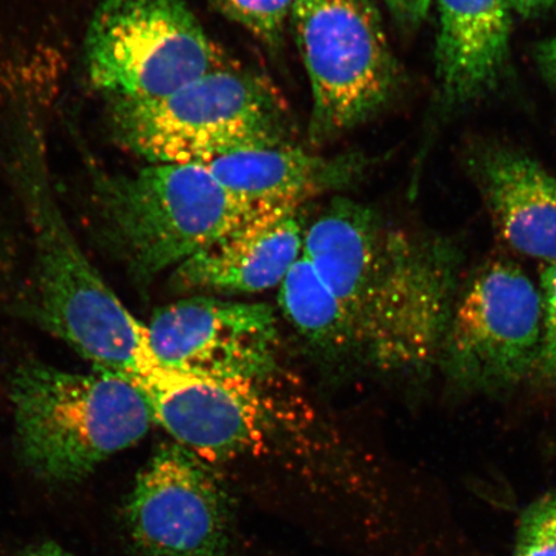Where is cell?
Listing matches in <instances>:
<instances>
[{
    "instance_id": "1",
    "label": "cell",
    "mask_w": 556,
    "mask_h": 556,
    "mask_svg": "<svg viewBox=\"0 0 556 556\" xmlns=\"http://www.w3.org/2000/svg\"><path fill=\"white\" fill-rule=\"evenodd\" d=\"M302 254L342 304L357 346L381 364H417L443 343L452 312L441 247L409 245L370 208L336 199L304 229Z\"/></svg>"
},
{
    "instance_id": "2",
    "label": "cell",
    "mask_w": 556,
    "mask_h": 556,
    "mask_svg": "<svg viewBox=\"0 0 556 556\" xmlns=\"http://www.w3.org/2000/svg\"><path fill=\"white\" fill-rule=\"evenodd\" d=\"M11 114V174L34 236L35 313L47 330L100 370L134 377L157 361L148 326L103 281L55 203L34 104H16Z\"/></svg>"
},
{
    "instance_id": "3",
    "label": "cell",
    "mask_w": 556,
    "mask_h": 556,
    "mask_svg": "<svg viewBox=\"0 0 556 556\" xmlns=\"http://www.w3.org/2000/svg\"><path fill=\"white\" fill-rule=\"evenodd\" d=\"M103 103L110 142L149 164H204L294 143L293 116L278 89L229 64L157 99Z\"/></svg>"
},
{
    "instance_id": "4",
    "label": "cell",
    "mask_w": 556,
    "mask_h": 556,
    "mask_svg": "<svg viewBox=\"0 0 556 556\" xmlns=\"http://www.w3.org/2000/svg\"><path fill=\"white\" fill-rule=\"evenodd\" d=\"M90 226L139 280L177 268L256 212L199 164H149L134 172L92 166Z\"/></svg>"
},
{
    "instance_id": "5",
    "label": "cell",
    "mask_w": 556,
    "mask_h": 556,
    "mask_svg": "<svg viewBox=\"0 0 556 556\" xmlns=\"http://www.w3.org/2000/svg\"><path fill=\"white\" fill-rule=\"evenodd\" d=\"M18 454L52 483L81 481L100 464L148 434V400L124 375L79 374L27 364L12 380Z\"/></svg>"
},
{
    "instance_id": "6",
    "label": "cell",
    "mask_w": 556,
    "mask_h": 556,
    "mask_svg": "<svg viewBox=\"0 0 556 556\" xmlns=\"http://www.w3.org/2000/svg\"><path fill=\"white\" fill-rule=\"evenodd\" d=\"M289 24L308 75V138L323 146L381 113L401 75L371 0H293Z\"/></svg>"
},
{
    "instance_id": "7",
    "label": "cell",
    "mask_w": 556,
    "mask_h": 556,
    "mask_svg": "<svg viewBox=\"0 0 556 556\" xmlns=\"http://www.w3.org/2000/svg\"><path fill=\"white\" fill-rule=\"evenodd\" d=\"M227 64L185 0H100L83 40L103 101L157 99Z\"/></svg>"
},
{
    "instance_id": "8",
    "label": "cell",
    "mask_w": 556,
    "mask_h": 556,
    "mask_svg": "<svg viewBox=\"0 0 556 556\" xmlns=\"http://www.w3.org/2000/svg\"><path fill=\"white\" fill-rule=\"evenodd\" d=\"M542 302L523 270L492 262L471 280L452 312L442 350L451 379L468 389L516 384L536 370Z\"/></svg>"
},
{
    "instance_id": "9",
    "label": "cell",
    "mask_w": 556,
    "mask_h": 556,
    "mask_svg": "<svg viewBox=\"0 0 556 556\" xmlns=\"http://www.w3.org/2000/svg\"><path fill=\"white\" fill-rule=\"evenodd\" d=\"M235 507L212 464L166 444L137 476L124 507L125 530L139 556H227Z\"/></svg>"
},
{
    "instance_id": "10",
    "label": "cell",
    "mask_w": 556,
    "mask_h": 556,
    "mask_svg": "<svg viewBox=\"0 0 556 556\" xmlns=\"http://www.w3.org/2000/svg\"><path fill=\"white\" fill-rule=\"evenodd\" d=\"M277 318L262 303L193 296L160 309L148 325L159 364L200 377L255 382L274 370Z\"/></svg>"
},
{
    "instance_id": "11",
    "label": "cell",
    "mask_w": 556,
    "mask_h": 556,
    "mask_svg": "<svg viewBox=\"0 0 556 556\" xmlns=\"http://www.w3.org/2000/svg\"><path fill=\"white\" fill-rule=\"evenodd\" d=\"M149 402L154 421L208 464L262 454L268 422L254 382L174 370L159 364L128 378Z\"/></svg>"
},
{
    "instance_id": "12",
    "label": "cell",
    "mask_w": 556,
    "mask_h": 556,
    "mask_svg": "<svg viewBox=\"0 0 556 556\" xmlns=\"http://www.w3.org/2000/svg\"><path fill=\"white\" fill-rule=\"evenodd\" d=\"M299 208L256 212L185 261L174 288L197 294H255L280 285L302 255Z\"/></svg>"
},
{
    "instance_id": "13",
    "label": "cell",
    "mask_w": 556,
    "mask_h": 556,
    "mask_svg": "<svg viewBox=\"0 0 556 556\" xmlns=\"http://www.w3.org/2000/svg\"><path fill=\"white\" fill-rule=\"evenodd\" d=\"M359 152L313 154L295 143L247 150L199 164L254 211L301 208L313 198L344 190L367 169Z\"/></svg>"
},
{
    "instance_id": "14",
    "label": "cell",
    "mask_w": 556,
    "mask_h": 556,
    "mask_svg": "<svg viewBox=\"0 0 556 556\" xmlns=\"http://www.w3.org/2000/svg\"><path fill=\"white\" fill-rule=\"evenodd\" d=\"M435 74L444 102L478 99L502 78L510 53L507 0H437Z\"/></svg>"
},
{
    "instance_id": "15",
    "label": "cell",
    "mask_w": 556,
    "mask_h": 556,
    "mask_svg": "<svg viewBox=\"0 0 556 556\" xmlns=\"http://www.w3.org/2000/svg\"><path fill=\"white\" fill-rule=\"evenodd\" d=\"M479 176L506 241L521 254L555 261L556 177L511 150L486 152Z\"/></svg>"
},
{
    "instance_id": "16",
    "label": "cell",
    "mask_w": 556,
    "mask_h": 556,
    "mask_svg": "<svg viewBox=\"0 0 556 556\" xmlns=\"http://www.w3.org/2000/svg\"><path fill=\"white\" fill-rule=\"evenodd\" d=\"M278 301L288 321L313 344L332 352L357 348L342 304L303 254L283 277Z\"/></svg>"
},
{
    "instance_id": "17",
    "label": "cell",
    "mask_w": 556,
    "mask_h": 556,
    "mask_svg": "<svg viewBox=\"0 0 556 556\" xmlns=\"http://www.w3.org/2000/svg\"><path fill=\"white\" fill-rule=\"evenodd\" d=\"M215 10L232 23L252 34L261 43L278 50L285 31L289 26V16L293 0H211Z\"/></svg>"
},
{
    "instance_id": "18",
    "label": "cell",
    "mask_w": 556,
    "mask_h": 556,
    "mask_svg": "<svg viewBox=\"0 0 556 556\" xmlns=\"http://www.w3.org/2000/svg\"><path fill=\"white\" fill-rule=\"evenodd\" d=\"M514 556H556V490L521 514Z\"/></svg>"
},
{
    "instance_id": "19",
    "label": "cell",
    "mask_w": 556,
    "mask_h": 556,
    "mask_svg": "<svg viewBox=\"0 0 556 556\" xmlns=\"http://www.w3.org/2000/svg\"><path fill=\"white\" fill-rule=\"evenodd\" d=\"M540 294L544 326L536 370L542 378L556 381V260L542 274Z\"/></svg>"
},
{
    "instance_id": "20",
    "label": "cell",
    "mask_w": 556,
    "mask_h": 556,
    "mask_svg": "<svg viewBox=\"0 0 556 556\" xmlns=\"http://www.w3.org/2000/svg\"><path fill=\"white\" fill-rule=\"evenodd\" d=\"M397 23L413 29L427 18L432 0H382Z\"/></svg>"
},
{
    "instance_id": "21",
    "label": "cell",
    "mask_w": 556,
    "mask_h": 556,
    "mask_svg": "<svg viewBox=\"0 0 556 556\" xmlns=\"http://www.w3.org/2000/svg\"><path fill=\"white\" fill-rule=\"evenodd\" d=\"M538 64L556 92V35L542 41L536 51Z\"/></svg>"
},
{
    "instance_id": "22",
    "label": "cell",
    "mask_w": 556,
    "mask_h": 556,
    "mask_svg": "<svg viewBox=\"0 0 556 556\" xmlns=\"http://www.w3.org/2000/svg\"><path fill=\"white\" fill-rule=\"evenodd\" d=\"M511 11L523 17L544 15L556 5V0H507Z\"/></svg>"
},
{
    "instance_id": "23",
    "label": "cell",
    "mask_w": 556,
    "mask_h": 556,
    "mask_svg": "<svg viewBox=\"0 0 556 556\" xmlns=\"http://www.w3.org/2000/svg\"><path fill=\"white\" fill-rule=\"evenodd\" d=\"M20 556H74L66 548L55 544L53 541L41 542V544L30 546Z\"/></svg>"
}]
</instances>
